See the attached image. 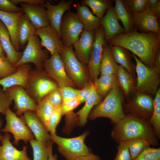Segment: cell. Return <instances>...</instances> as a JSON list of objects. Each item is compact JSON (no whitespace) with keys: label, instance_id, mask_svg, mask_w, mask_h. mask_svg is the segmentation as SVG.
Returning a JSON list of instances; mask_svg holds the SVG:
<instances>
[{"label":"cell","instance_id":"6da1fadb","mask_svg":"<svg viewBox=\"0 0 160 160\" xmlns=\"http://www.w3.org/2000/svg\"><path fill=\"white\" fill-rule=\"evenodd\" d=\"M108 41L112 45L121 46L130 51L145 65L153 68L155 56L159 49L160 34L133 30L118 34Z\"/></svg>","mask_w":160,"mask_h":160},{"label":"cell","instance_id":"7a4b0ae2","mask_svg":"<svg viewBox=\"0 0 160 160\" xmlns=\"http://www.w3.org/2000/svg\"><path fill=\"white\" fill-rule=\"evenodd\" d=\"M111 135L118 143L130 139L143 138L148 140L153 147L159 144L149 121L129 114L125 115L114 124Z\"/></svg>","mask_w":160,"mask_h":160},{"label":"cell","instance_id":"3957f363","mask_svg":"<svg viewBox=\"0 0 160 160\" xmlns=\"http://www.w3.org/2000/svg\"><path fill=\"white\" fill-rule=\"evenodd\" d=\"M123 101L119 87L113 88L109 91L104 100L91 111L88 118L91 120L100 117L107 118L115 124L125 115L123 107Z\"/></svg>","mask_w":160,"mask_h":160},{"label":"cell","instance_id":"277c9868","mask_svg":"<svg viewBox=\"0 0 160 160\" xmlns=\"http://www.w3.org/2000/svg\"><path fill=\"white\" fill-rule=\"evenodd\" d=\"M59 87L43 69L31 68L24 88L29 96L37 104L50 92Z\"/></svg>","mask_w":160,"mask_h":160},{"label":"cell","instance_id":"5b68a950","mask_svg":"<svg viewBox=\"0 0 160 160\" xmlns=\"http://www.w3.org/2000/svg\"><path fill=\"white\" fill-rule=\"evenodd\" d=\"M69 77L79 89L89 81L87 66L81 63L75 56L72 46L65 47L60 54Z\"/></svg>","mask_w":160,"mask_h":160},{"label":"cell","instance_id":"8992f818","mask_svg":"<svg viewBox=\"0 0 160 160\" xmlns=\"http://www.w3.org/2000/svg\"><path fill=\"white\" fill-rule=\"evenodd\" d=\"M88 134L87 132L79 136L71 138L60 137L56 133L50 135L51 140L57 145L59 152L67 160H75L77 158L91 152L84 143Z\"/></svg>","mask_w":160,"mask_h":160},{"label":"cell","instance_id":"52a82bcc","mask_svg":"<svg viewBox=\"0 0 160 160\" xmlns=\"http://www.w3.org/2000/svg\"><path fill=\"white\" fill-rule=\"evenodd\" d=\"M132 56L136 62L135 71L137 75L136 89L138 93L149 95L155 94L160 84L159 74L153 68L143 64L134 55Z\"/></svg>","mask_w":160,"mask_h":160},{"label":"cell","instance_id":"ba28073f","mask_svg":"<svg viewBox=\"0 0 160 160\" xmlns=\"http://www.w3.org/2000/svg\"><path fill=\"white\" fill-rule=\"evenodd\" d=\"M4 115L6 124L4 128L1 130L13 135L14 138L13 143L15 145H18L20 140L26 143L34 139V135L22 116H18L10 108L7 110Z\"/></svg>","mask_w":160,"mask_h":160},{"label":"cell","instance_id":"9c48e42d","mask_svg":"<svg viewBox=\"0 0 160 160\" xmlns=\"http://www.w3.org/2000/svg\"><path fill=\"white\" fill-rule=\"evenodd\" d=\"M48 51L42 48L38 36L35 34L28 41L27 44L15 68L29 63H33L36 68L43 69L44 62L48 58Z\"/></svg>","mask_w":160,"mask_h":160},{"label":"cell","instance_id":"30bf717a","mask_svg":"<svg viewBox=\"0 0 160 160\" xmlns=\"http://www.w3.org/2000/svg\"><path fill=\"white\" fill-rule=\"evenodd\" d=\"M84 29V26L76 14L67 12L62 18L60 28L61 39L65 46H72Z\"/></svg>","mask_w":160,"mask_h":160},{"label":"cell","instance_id":"8fae6325","mask_svg":"<svg viewBox=\"0 0 160 160\" xmlns=\"http://www.w3.org/2000/svg\"><path fill=\"white\" fill-rule=\"evenodd\" d=\"M43 66L45 73L56 83L59 88L67 86L74 88L76 86L67 74L59 54L51 55L44 62Z\"/></svg>","mask_w":160,"mask_h":160},{"label":"cell","instance_id":"7c38bea8","mask_svg":"<svg viewBox=\"0 0 160 160\" xmlns=\"http://www.w3.org/2000/svg\"><path fill=\"white\" fill-rule=\"evenodd\" d=\"M95 32L94 41L87 65L89 81L93 83L100 73L103 47L106 43L104 31L101 25Z\"/></svg>","mask_w":160,"mask_h":160},{"label":"cell","instance_id":"4fadbf2b","mask_svg":"<svg viewBox=\"0 0 160 160\" xmlns=\"http://www.w3.org/2000/svg\"><path fill=\"white\" fill-rule=\"evenodd\" d=\"M5 92L15 103L16 114L22 116L27 111L35 112L37 103L28 95L25 88L20 86H15L7 89Z\"/></svg>","mask_w":160,"mask_h":160},{"label":"cell","instance_id":"5bb4252c","mask_svg":"<svg viewBox=\"0 0 160 160\" xmlns=\"http://www.w3.org/2000/svg\"><path fill=\"white\" fill-rule=\"evenodd\" d=\"M125 109L128 114L149 120L153 110V100L149 95L138 93L126 104Z\"/></svg>","mask_w":160,"mask_h":160},{"label":"cell","instance_id":"9a60e30c","mask_svg":"<svg viewBox=\"0 0 160 160\" xmlns=\"http://www.w3.org/2000/svg\"><path fill=\"white\" fill-rule=\"evenodd\" d=\"M35 34L41 39V46L45 47L51 55L60 54L65 46L55 30L50 25L36 30Z\"/></svg>","mask_w":160,"mask_h":160},{"label":"cell","instance_id":"2e32d148","mask_svg":"<svg viewBox=\"0 0 160 160\" xmlns=\"http://www.w3.org/2000/svg\"><path fill=\"white\" fill-rule=\"evenodd\" d=\"M73 3L72 0H63L56 5L52 4L49 1L43 4L46 9L50 25L56 31L60 39V28L63 15L66 11H69Z\"/></svg>","mask_w":160,"mask_h":160},{"label":"cell","instance_id":"e0dca14e","mask_svg":"<svg viewBox=\"0 0 160 160\" xmlns=\"http://www.w3.org/2000/svg\"><path fill=\"white\" fill-rule=\"evenodd\" d=\"M131 15L134 27L142 33L153 32L160 34L158 19L149 9Z\"/></svg>","mask_w":160,"mask_h":160},{"label":"cell","instance_id":"ac0fdd59","mask_svg":"<svg viewBox=\"0 0 160 160\" xmlns=\"http://www.w3.org/2000/svg\"><path fill=\"white\" fill-rule=\"evenodd\" d=\"M95 31L84 29L78 40L73 45L75 56L81 63L87 66L94 41Z\"/></svg>","mask_w":160,"mask_h":160},{"label":"cell","instance_id":"d6986e66","mask_svg":"<svg viewBox=\"0 0 160 160\" xmlns=\"http://www.w3.org/2000/svg\"><path fill=\"white\" fill-rule=\"evenodd\" d=\"M20 4L23 11L36 30L50 25L45 7L43 4Z\"/></svg>","mask_w":160,"mask_h":160},{"label":"cell","instance_id":"ffe728a7","mask_svg":"<svg viewBox=\"0 0 160 160\" xmlns=\"http://www.w3.org/2000/svg\"><path fill=\"white\" fill-rule=\"evenodd\" d=\"M11 135L5 133L0 140V160H32L27 153V146H24L19 150L15 148L10 141Z\"/></svg>","mask_w":160,"mask_h":160},{"label":"cell","instance_id":"44dd1931","mask_svg":"<svg viewBox=\"0 0 160 160\" xmlns=\"http://www.w3.org/2000/svg\"><path fill=\"white\" fill-rule=\"evenodd\" d=\"M31 66L29 64L21 65L17 67L16 71L0 79V85L3 91L15 86L25 87L28 80Z\"/></svg>","mask_w":160,"mask_h":160},{"label":"cell","instance_id":"7402d4cb","mask_svg":"<svg viewBox=\"0 0 160 160\" xmlns=\"http://www.w3.org/2000/svg\"><path fill=\"white\" fill-rule=\"evenodd\" d=\"M101 20V25L104 31L105 39L108 41L116 35L124 33V28L120 24L114 8L111 5Z\"/></svg>","mask_w":160,"mask_h":160},{"label":"cell","instance_id":"603a6c76","mask_svg":"<svg viewBox=\"0 0 160 160\" xmlns=\"http://www.w3.org/2000/svg\"><path fill=\"white\" fill-rule=\"evenodd\" d=\"M24 13L23 11L10 13L0 11V20L7 29L13 47L18 52L20 49L17 37L18 25L20 18Z\"/></svg>","mask_w":160,"mask_h":160},{"label":"cell","instance_id":"cb8c5ba5","mask_svg":"<svg viewBox=\"0 0 160 160\" xmlns=\"http://www.w3.org/2000/svg\"><path fill=\"white\" fill-rule=\"evenodd\" d=\"M23 115L22 116L36 140L42 142H47L51 140L50 135L35 112L27 111L24 112Z\"/></svg>","mask_w":160,"mask_h":160},{"label":"cell","instance_id":"d4e9b609","mask_svg":"<svg viewBox=\"0 0 160 160\" xmlns=\"http://www.w3.org/2000/svg\"><path fill=\"white\" fill-rule=\"evenodd\" d=\"M0 42L6 53L7 59L14 66L20 59L23 53L17 51L15 49L12 43L9 32L0 20Z\"/></svg>","mask_w":160,"mask_h":160},{"label":"cell","instance_id":"484cf974","mask_svg":"<svg viewBox=\"0 0 160 160\" xmlns=\"http://www.w3.org/2000/svg\"><path fill=\"white\" fill-rule=\"evenodd\" d=\"M74 6L76 14L84 26V29L95 31L101 25L100 19L95 15L87 6L77 4Z\"/></svg>","mask_w":160,"mask_h":160},{"label":"cell","instance_id":"4316f807","mask_svg":"<svg viewBox=\"0 0 160 160\" xmlns=\"http://www.w3.org/2000/svg\"><path fill=\"white\" fill-rule=\"evenodd\" d=\"M36 29L24 13L19 20L17 28V37L20 49L25 48L26 43L35 34Z\"/></svg>","mask_w":160,"mask_h":160},{"label":"cell","instance_id":"83f0119b","mask_svg":"<svg viewBox=\"0 0 160 160\" xmlns=\"http://www.w3.org/2000/svg\"><path fill=\"white\" fill-rule=\"evenodd\" d=\"M93 84L96 91L102 98L105 96L111 90L119 86L116 74L101 75Z\"/></svg>","mask_w":160,"mask_h":160},{"label":"cell","instance_id":"f1b7e54d","mask_svg":"<svg viewBox=\"0 0 160 160\" xmlns=\"http://www.w3.org/2000/svg\"><path fill=\"white\" fill-rule=\"evenodd\" d=\"M118 65L113 58L110 46L105 43L103 47L100 66L101 75L116 74Z\"/></svg>","mask_w":160,"mask_h":160},{"label":"cell","instance_id":"f546056e","mask_svg":"<svg viewBox=\"0 0 160 160\" xmlns=\"http://www.w3.org/2000/svg\"><path fill=\"white\" fill-rule=\"evenodd\" d=\"M102 98L96 92L94 87L89 97L85 102L84 105L76 113L79 125L83 126L86 123L92 109L101 102Z\"/></svg>","mask_w":160,"mask_h":160},{"label":"cell","instance_id":"4dcf8cb0","mask_svg":"<svg viewBox=\"0 0 160 160\" xmlns=\"http://www.w3.org/2000/svg\"><path fill=\"white\" fill-rule=\"evenodd\" d=\"M111 52L115 61L124 68L131 75L134 71V65L127 50L121 47L110 46Z\"/></svg>","mask_w":160,"mask_h":160},{"label":"cell","instance_id":"1f68e13d","mask_svg":"<svg viewBox=\"0 0 160 160\" xmlns=\"http://www.w3.org/2000/svg\"><path fill=\"white\" fill-rule=\"evenodd\" d=\"M116 16L123 26L125 33L133 31L134 26L131 15L125 8L122 0H116L114 7Z\"/></svg>","mask_w":160,"mask_h":160},{"label":"cell","instance_id":"d6a6232c","mask_svg":"<svg viewBox=\"0 0 160 160\" xmlns=\"http://www.w3.org/2000/svg\"><path fill=\"white\" fill-rule=\"evenodd\" d=\"M54 108L47 96L37 103L35 113L47 130L48 120Z\"/></svg>","mask_w":160,"mask_h":160},{"label":"cell","instance_id":"836d02e7","mask_svg":"<svg viewBox=\"0 0 160 160\" xmlns=\"http://www.w3.org/2000/svg\"><path fill=\"white\" fill-rule=\"evenodd\" d=\"M116 75L119 86L127 96L134 87V80L132 75L120 65H118Z\"/></svg>","mask_w":160,"mask_h":160},{"label":"cell","instance_id":"e575fe53","mask_svg":"<svg viewBox=\"0 0 160 160\" xmlns=\"http://www.w3.org/2000/svg\"><path fill=\"white\" fill-rule=\"evenodd\" d=\"M150 122L158 139L160 138V89L155 94L153 100V110Z\"/></svg>","mask_w":160,"mask_h":160},{"label":"cell","instance_id":"d590c367","mask_svg":"<svg viewBox=\"0 0 160 160\" xmlns=\"http://www.w3.org/2000/svg\"><path fill=\"white\" fill-rule=\"evenodd\" d=\"M82 4L90 7L92 13L101 19L111 5V1L108 0H83Z\"/></svg>","mask_w":160,"mask_h":160},{"label":"cell","instance_id":"8d00e7d4","mask_svg":"<svg viewBox=\"0 0 160 160\" xmlns=\"http://www.w3.org/2000/svg\"><path fill=\"white\" fill-rule=\"evenodd\" d=\"M125 141L132 159L136 158L145 148L151 145L148 140L143 138H132Z\"/></svg>","mask_w":160,"mask_h":160},{"label":"cell","instance_id":"74e56055","mask_svg":"<svg viewBox=\"0 0 160 160\" xmlns=\"http://www.w3.org/2000/svg\"><path fill=\"white\" fill-rule=\"evenodd\" d=\"M29 142L33 151V160H47L49 153L47 142H40L34 139Z\"/></svg>","mask_w":160,"mask_h":160},{"label":"cell","instance_id":"f35d334b","mask_svg":"<svg viewBox=\"0 0 160 160\" xmlns=\"http://www.w3.org/2000/svg\"><path fill=\"white\" fill-rule=\"evenodd\" d=\"M127 10L131 14L141 12L147 8V0H122Z\"/></svg>","mask_w":160,"mask_h":160},{"label":"cell","instance_id":"ab89813d","mask_svg":"<svg viewBox=\"0 0 160 160\" xmlns=\"http://www.w3.org/2000/svg\"><path fill=\"white\" fill-rule=\"evenodd\" d=\"M132 160H160V148L148 147Z\"/></svg>","mask_w":160,"mask_h":160},{"label":"cell","instance_id":"60d3db41","mask_svg":"<svg viewBox=\"0 0 160 160\" xmlns=\"http://www.w3.org/2000/svg\"><path fill=\"white\" fill-rule=\"evenodd\" d=\"M63 116L61 106L55 107L50 116L48 123L47 131L50 134L55 133L56 127Z\"/></svg>","mask_w":160,"mask_h":160},{"label":"cell","instance_id":"b9f144b4","mask_svg":"<svg viewBox=\"0 0 160 160\" xmlns=\"http://www.w3.org/2000/svg\"><path fill=\"white\" fill-rule=\"evenodd\" d=\"M16 69L6 57H0V79L14 72Z\"/></svg>","mask_w":160,"mask_h":160},{"label":"cell","instance_id":"7bdbcfd3","mask_svg":"<svg viewBox=\"0 0 160 160\" xmlns=\"http://www.w3.org/2000/svg\"><path fill=\"white\" fill-rule=\"evenodd\" d=\"M118 144L117 152L114 160H132L126 142Z\"/></svg>","mask_w":160,"mask_h":160},{"label":"cell","instance_id":"ee69618b","mask_svg":"<svg viewBox=\"0 0 160 160\" xmlns=\"http://www.w3.org/2000/svg\"><path fill=\"white\" fill-rule=\"evenodd\" d=\"M94 88L93 83L89 81L82 88L79 89L77 97L79 99L81 103L85 102L88 99Z\"/></svg>","mask_w":160,"mask_h":160},{"label":"cell","instance_id":"f6af8a7d","mask_svg":"<svg viewBox=\"0 0 160 160\" xmlns=\"http://www.w3.org/2000/svg\"><path fill=\"white\" fill-rule=\"evenodd\" d=\"M12 101L7 93L0 86V113L4 115L7 110L10 108Z\"/></svg>","mask_w":160,"mask_h":160},{"label":"cell","instance_id":"bcb514c9","mask_svg":"<svg viewBox=\"0 0 160 160\" xmlns=\"http://www.w3.org/2000/svg\"><path fill=\"white\" fill-rule=\"evenodd\" d=\"M47 97L49 102L55 108L62 105L63 100L59 87L51 91Z\"/></svg>","mask_w":160,"mask_h":160},{"label":"cell","instance_id":"7dc6e473","mask_svg":"<svg viewBox=\"0 0 160 160\" xmlns=\"http://www.w3.org/2000/svg\"><path fill=\"white\" fill-rule=\"evenodd\" d=\"M63 100V103L77 97L79 89L71 87H65L60 88Z\"/></svg>","mask_w":160,"mask_h":160},{"label":"cell","instance_id":"c3c4849f","mask_svg":"<svg viewBox=\"0 0 160 160\" xmlns=\"http://www.w3.org/2000/svg\"><path fill=\"white\" fill-rule=\"evenodd\" d=\"M0 11L10 13L23 11L21 8L16 6L8 0H0Z\"/></svg>","mask_w":160,"mask_h":160},{"label":"cell","instance_id":"681fc988","mask_svg":"<svg viewBox=\"0 0 160 160\" xmlns=\"http://www.w3.org/2000/svg\"><path fill=\"white\" fill-rule=\"evenodd\" d=\"M81 103L77 97L73 99L63 102L61 105L63 116L73 111Z\"/></svg>","mask_w":160,"mask_h":160},{"label":"cell","instance_id":"f907efd6","mask_svg":"<svg viewBox=\"0 0 160 160\" xmlns=\"http://www.w3.org/2000/svg\"><path fill=\"white\" fill-rule=\"evenodd\" d=\"M10 1L15 5L21 3L30 4H43L46 1L43 0H10Z\"/></svg>","mask_w":160,"mask_h":160},{"label":"cell","instance_id":"816d5d0a","mask_svg":"<svg viewBox=\"0 0 160 160\" xmlns=\"http://www.w3.org/2000/svg\"><path fill=\"white\" fill-rule=\"evenodd\" d=\"M159 74L160 73V51L159 49L157 52L154 59L153 68Z\"/></svg>","mask_w":160,"mask_h":160},{"label":"cell","instance_id":"f5cc1de1","mask_svg":"<svg viewBox=\"0 0 160 160\" xmlns=\"http://www.w3.org/2000/svg\"><path fill=\"white\" fill-rule=\"evenodd\" d=\"M75 160H100V157L91 152L88 154L77 158Z\"/></svg>","mask_w":160,"mask_h":160},{"label":"cell","instance_id":"db71d44e","mask_svg":"<svg viewBox=\"0 0 160 160\" xmlns=\"http://www.w3.org/2000/svg\"><path fill=\"white\" fill-rule=\"evenodd\" d=\"M53 142L50 140L47 142L48 150V157L47 160H57L56 155H54L52 153V144Z\"/></svg>","mask_w":160,"mask_h":160},{"label":"cell","instance_id":"11a10c76","mask_svg":"<svg viewBox=\"0 0 160 160\" xmlns=\"http://www.w3.org/2000/svg\"><path fill=\"white\" fill-rule=\"evenodd\" d=\"M150 9L156 17L158 20L159 19L160 17V1L159 0L155 6Z\"/></svg>","mask_w":160,"mask_h":160},{"label":"cell","instance_id":"9f6ffc18","mask_svg":"<svg viewBox=\"0 0 160 160\" xmlns=\"http://www.w3.org/2000/svg\"><path fill=\"white\" fill-rule=\"evenodd\" d=\"M159 0H147V8L150 9L155 6Z\"/></svg>","mask_w":160,"mask_h":160},{"label":"cell","instance_id":"6f0895ef","mask_svg":"<svg viewBox=\"0 0 160 160\" xmlns=\"http://www.w3.org/2000/svg\"><path fill=\"white\" fill-rule=\"evenodd\" d=\"M4 52L1 44L0 42V57L2 58L6 57L5 55Z\"/></svg>","mask_w":160,"mask_h":160},{"label":"cell","instance_id":"680465c9","mask_svg":"<svg viewBox=\"0 0 160 160\" xmlns=\"http://www.w3.org/2000/svg\"><path fill=\"white\" fill-rule=\"evenodd\" d=\"M2 121L0 116V140L1 137L2 135L0 134V130L1 129V127L2 125Z\"/></svg>","mask_w":160,"mask_h":160}]
</instances>
